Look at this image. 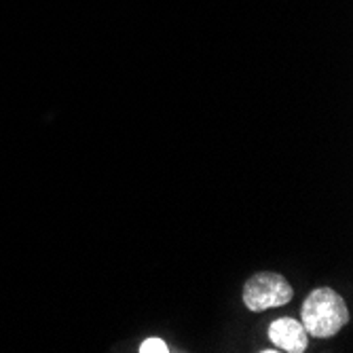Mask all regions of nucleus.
Returning a JSON list of instances; mask_svg holds the SVG:
<instances>
[{
    "label": "nucleus",
    "instance_id": "f257e3e1",
    "mask_svg": "<svg viewBox=\"0 0 353 353\" xmlns=\"http://www.w3.org/2000/svg\"><path fill=\"white\" fill-rule=\"evenodd\" d=\"M349 322V311L332 288H315L301 307V324L315 339H330Z\"/></svg>",
    "mask_w": 353,
    "mask_h": 353
},
{
    "label": "nucleus",
    "instance_id": "f03ea898",
    "mask_svg": "<svg viewBox=\"0 0 353 353\" xmlns=\"http://www.w3.org/2000/svg\"><path fill=\"white\" fill-rule=\"evenodd\" d=\"M292 296L294 290L290 281L273 271L256 273L243 285V305L254 313H261L273 307H283L292 301Z\"/></svg>",
    "mask_w": 353,
    "mask_h": 353
},
{
    "label": "nucleus",
    "instance_id": "7ed1b4c3",
    "mask_svg": "<svg viewBox=\"0 0 353 353\" xmlns=\"http://www.w3.org/2000/svg\"><path fill=\"white\" fill-rule=\"evenodd\" d=\"M269 339L275 347L288 353H303L309 347V334L299 319L279 317L269 326Z\"/></svg>",
    "mask_w": 353,
    "mask_h": 353
},
{
    "label": "nucleus",
    "instance_id": "20e7f679",
    "mask_svg": "<svg viewBox=\"0 0 353 353\" xmlns=\"http://www.w3.org/2000/svg\"><path fill=\"white\" fill-rule=\"evenodd\" d=\"M140 353H168L170 351V347H168V343L165 341H161V339H146L142 345H140V349H138Z\"/></svg>",
    "mask_w": 353,
    "mask_h": 353
}]
</instances>
